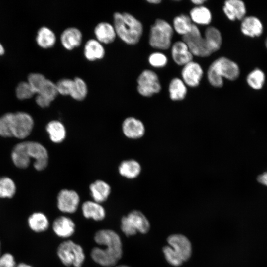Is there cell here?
I'll return each instance as SVG.
<instances>
[{
    "mask_svg": "<svg viewBox=\"0 0 267 267\" xmlns=\"http://www.w3.org/2000/svg\"><path fill=\"white\" fill-rule=\"evenodd\" d=\"M94 238L97 244L105 248H93L91 251L92 260L103 267L115 266L123 254L122 243L119 235L112 230L102 229L95 233Z\"/></svg>",
    "mask_w": 267,
    "mask_h": 267,
    "instance_id": "cell-1",
    "label": "cell"
},
{
    "mask_svg": "<svg viewBox=\"0 0 267 267\" xmlns=\"http://www.w3.org/2000/svg\"><path fill=\"white\" fill-rule=\"evenodd\" d=\"M14 165L19 168H26L30 163V159L35 161L34 168L43 170L47 166L48 155L46 149L37 142L25 141L17 144L13 148L11 154Z\"/></svg>",
    "mask_w": 267,
    "mask_h": 267,
    "instance_id": "cell-2",
    "label": "cell"
},
{
    "mask_svg": "<svg viewBox=\"0 0 267 267\" xmlns=\"http://www.w3.org/2000/svg\"><path fill=\"white\" fill-rule=\"evenodd\" d=\"M33 126V119L27 113H7L0 117V135L23 139L30 134Z\"/></svg>",
    "mask_w": 267,
    "mask_h": 267,
    "instance_id": "cell-3",
    "label": "cell"
},
{
    "mask_svg": "<svg viewBox=\"0 0 267 267\" xmlns=\"http://www.w3.org/2000/svg\"><path fill=\"white\" fill-rule=\"evenodd\" d=\"M113 25L117 36L127 44H137L142 37L143 32L142 23L129 13H114Z\"/></svg>",
    "mask_w": 267,
    "mask_h": 267,
    "instance_id": "cell-4",
    "label": "cell"
},
{
    "mask_svg": "<svg viewBox=\"0 0 267 267\" xmlns=\"http://www.w3.org/2000/svg\"><path fill=\"white\" fill-rule=\"evenodd\" d=\"M240 75L238 64L231 59L224 56L219 57L209 66L207 70V79L214 87L221 88L223 86V79L234 81Z\"/></svg>",
    "mask_w": 267,
    "mask_h": 267,
    "instance_id": "cell-5",
    "label": "cell"
},
{
    "mask_svg": "<svg viewBox=\"0 0 267 267\" xmlns=\"http://www.w3.org/2000/svg\"><path fill=\"white\" fill-rule=\"evenodd\" d=\"M174 30L167 21L157 19L150 29L149 44L155 49L167 50L171 46Z\"/></svg>",
    "mask_w": 267,
    "mask_h": 267,
    "instance_id": "cell-6",
    "label": "cell"
},
{
    "mask_svg": "<svg viewBox=\"0 0 267 267\" xmlns=\"http://www.w3.org/2000/svg\"><path fill=\"white\" fill-rule=\"evenodd\" d=\"M150 228L148 220L138 210H133L121 218V229L127 236L134 235L137 232L146 234Z\"/></svg>",
    "mask_w": 267,
    "mask_h": 267,
    "instance_id": "cell-7",
    "label": "cell"
},
{
    "mask_svg": "<svg viewBox=\"0 0 267 267\" xmlns=\"http://www.w3.org/2000/svg\"><path fill=\"white\" fill-rule=\"evenodd\" d=\"M57 254L62 264L67 267H81L85 258L82 247L72 240L60 243Z\"/></svg>",
    "mask_w": 267,
    "mask_h": 267,
    "instance_id": "cell-8",
    "label": "cell"
},
{
    "mask_svg": "<svg viewBox=\"0 0 267 267\" xmlns=\"http://www.w3.org/2000/svg\"><path fill=\"white\" fill-rule=\"evenodd\" d=\"M137 90L145 97H150L161 90V85L158 75L153 70H143L137 79Z\"/></svg>",
    "mask_w": 267,
    "mask_h": 267,
    "instance_id": "cell-9",
    "label": "cell"
},
{
    "mask_svg": "<svg viewBox=\"0 0 267 267\" xmlns=\"http://www.w3.org/2000/svg\"><path fill=\"white\" fill-rule=\"evenodd\" d=\"M182 41L187 44L193 56L206 57L212 54L199 28L194 24L190 31L182 36Z\"/></svg>",
    "mask_w": 267,
    "mask_h": 267,
    "instance_id": "cell-10",
    "label": "cell"
},
{
    "mask_svg": "<svg viewBox=\"0 0 267 267\" xmlns=\"http://www.w3.org/2000/svg\"><path fill=\"white\" fill-rule=\"evenodd\" d=\"M80 197L73 190L63 189L58 194L57 206L58 209L65 213H73L77 210Z\"/></svg>",
    "mask_w": 267,
    "mask_h": 267,
    "instance_id": "cell-11",
    "label": "cell"
},
{
    "mask_svg": "<svg viewBox=\"0 0 267 267\" xmlns=\"http://www.w3.org/2000/svg\"><path fill=\"white\" fill-rule=\"evenodd\" d=\"M169 246L171 247L184 262L187 261L192 254V245L185 236L180 234H174L167 239Z\"/></svg>",
    "mask_w": 267,
    "mask_h": 267,
    "instance_id": "cell-12",
    "label": "cell"
},
{
    "mask_svg": "<svg viewBox=\"0 0 267 267\" xmlns=\"http://www.w3.org/2000/svg\"><path fill=\"white\" fill-rule=\"evenodd\" d=\"M203 75L201 65L193 60L183 66L181 71L182 80L187 86L192 88L199 86Z\"/></svg>",
    "mask_w": 267,
    "mask_h": 267,
    "instance_id": "cell-13",
    "label": "cell"
},
{
    "mask_svg": "<svg viewBox=\"0 0 267 267\" xmlns=\"http://www.w3.org/2000/svg\"><path fill=\"white\" fill-rule=\"evenodd\" d=\"M37 94L35 101L42 108L48 107L58 94L55 83L47 78L41 85Z\"/></svg>",
    "mask_w": 267,
    "mask_h": 267,
    "instance_id": "cell-14",
    "label": "cell"
},
{
    "mask_svg": "<svg viewBox=\"0 0 267 267\" xmlns=\"http://www.w3.org/2000/svg\"><path fill=\"white\" fill-rule=\"evenodd\" d=\"M171 56L174 62L178 65L184 66L192 61L193 55L183 41L175 42L171 46Z\"/></svg>",
    "mask_w": 267,
    "mask_h": 267,
    "instance_id": "cell-15",
    "label": "cell"
},
{
    "mask_svg": "<svg viewBox=\"0 0 267 267\" xmlns=\"http://www.w3.org/2000/svg\"><path fill=\"white\" fill-rule=\"evenodd\" d=\"M124 134L130 139H138L145 134V126L141 121L134 117L126 118L122 125Z\"/></svg>",
    "mask_w": 267,
    "mask_h": 267,
    "instance_id": "cell-16",
    "label": "cell"
},
{
    "mask_svg": "<svg viewBox=\"0 0 267 267\" xmlns=\"http://www.w3.org/2000/svg\"><path fill=\"white\" fill-rule=\"evenodd\" d=\"M81 31L76 27H70L63 31L60 35V42L67 50H72L79 46L82 42Z\"/></svg>",
    "mask_w": 267,
    "mask_h": 267,
    "instance_id": "cell-17",
    "label": "cell"
},
{
    "mask_svg": "<svg viewBox=\"0 0 267 267\" xmlns=\"http://www.w3.org/2000/svg\"><path fill=\"white\" fill-rule=\"evenodd\" d=\"M222 10L231 21L242 20L246 13V8L244 2L241 0H228L224 1Z\"/></svg>",
    "mask_w": 267,
    "mask_h": 267,
    "instance_id": "cell-18",
    "label": "cell"
},
{
    "mask_svg": "<svg viewBox=\"0 0 267 267\" xmlns=\"http://www.w3.org/2000/svg\"><path fill=\"white\" fill-rule=\"evenodd\" d=\"M53 230L56 235L61 238H68L75 230V224L70 218L61 216L56 218L52 223Z\"/></svg>",
    "mask_w": 267,
    "mask_h": 267,
    "instance_id": "cell-19",
    "label": "cell"
},
{
    "mask_svg": "<svg viewBox=\"0 0 267 267\" xmlns=\"http://www.w3.org/2000/svg\"><path fill=\"white\" fill-rule=\"evenodd\" d=\"M94 33L95 39L102 44H111L117 37L113 24L107 22L98 23L94 28Z\"/></svg>",
    "mask_w": 267,
    "mask_h": 267,
    "instance_id": "cell-20",
    "label": "cell"
},
{
    "mask_svg": "<svg viewBox=\"0 0 267 267\" xmlns=\"http://www.w3.org/2000/svg\"><path fill=\"white\" fill-rule=\"evenodd\" d=\"M84 55L89 61H95L103 59L105 54V50L101 43L95 39H90L85 44Z\"/></svg>",
    "mask_w": 267,
    "mask_h": 267,
    "instance_id": "cell-21",
    "label": "cell"
},
{
    "mask_svg": "<svg viewBox=\"0 0 267 267\" xmlns=\"http://www.w3.org/2000/svg\"><path fill=\"white\" fill-rule=\"evenodd\" d=\"M241 31L246 36L254 38L260 36L263 31L261 20L256 16H245L241 21Z\"/></svg>",
    "mask_w": 267,
    "mask_h": 267,
    "instance_id": "cell-22",
    "label": "cell"
},
{
    "mask_svg": "<svg viewBox=\"0 0 267 267\" xmlns=\"http://www.w3.org/2000/svg\"><path fill=\"white\" fill-rule=\"evenodd\" d=\"M83 216L87 219H92L99 221L103 220L106 216V212L100 203L94 201H86L81 207Z\"/></svg>",
    "mask_w": 267,
    "mask_h": 267,
    "instance_id": "cell-23",
    "label": "cell"
},
{
    "mask_svg": "<svg viewBox=\"0 0 267 267\" xmlns=\"http://www.w3.org/2000/svg\"><path fill=\"white\" fill-rule=\"evenodd\" d=\"M89 190L93 201L101 204L108 199L111 188L106 181L98 179L90 185Z\"/></svg>",
    "mask_w": 267,
    "mask_h": 267,
    "instance_id": "cell-24",
    "label": "cell"
},
{
    "mask_svg": "<svg viewBox=\"0 0 267 267\" xmlns=\"http://www.w3.org/2000/svg\"><path fill=\"white\" fill-rule=\"evenodd\" d=\"M168 92L169 97L172 100L181 101L187 95V87L182 79L175 77L169 83Z\"/></svg>",
    "mask_w": 267,
    "mask_h": 267,
    "instance_id": "cell-25",
    "label": "cell"
},
{
    "mask_svg": "<svg viewBox=\"0 0 267 267\" xmlns=\"http://www.w3.org/2000/svg\"><path fill=\"white\" fill-rule=\"evenodd\" d=\"M207 46L212 53L219 50L222 44V36L218 29L214 26H208L203 35Z\"/></svg>",
    "mask_w": 267,
    "mask_h": 267,
    "instance_id": "cell-26",
    "label": "cell"
},
{
    "mask_svg": "<svg viewBox=\"0 0 267 267\" xmlns=\"http://www.w3.org/2000/svg\"><path fill=\"white\" fill-rule=\"evenodd\" d=\"M189 17L192 23L197 26L208 25L212 20L211 11L204 5L193 7L190 11Z\"/></svg>",
    "mask_w": 267,
    "mask_h": 267,
    "instance_id": "cell-27",
    "label": "cell"
},
{
    "mask_svg": "<svg viewBox=\"0 0 267 267\" xmlns=\"http://www.w3.org/2000/svg\"><path fill=\"white\" fill-rule=\"evenodd\" d=\"M46 130L50 140L54 143H61L66 138V128L64 124L59 121L52 120L49 122L46 126Z\"/></svg>",
    "mask_w": 267,
    "mask_h": 267,
    "instance_id": "cell-28",
    "label": "cell"
},
{
    "mask_svg": "<svg viewBox=\"0 0 267 267\" xmlns=\"http://www.w3.org/2000/svg\"><path fill=\"white\" fill-rule=\"evenodd\" d=\"M119 174L128 179L137 178L141 171V165L137 161L129 159L123 161L118 167Z\"/></svg>",
    "mask_w": 267,
    "mask_h": 267,
    "instance_id": "cell-29",
    "label": "cell"
},
{
    "mask_svg": "<svg viewBox=\"0 0 267 267\" xmlns=\"http://www.w3.org/2000/svg\"><path fill=\"white\" fill-rule=\"evenodd\" d=\"M36 40L40 46L47 48L55 44L56 37L51 29L47 27L43 26L38 30Z\"/></svg>",
    "mask_w": 267,
    "mask_h": 267,
    "instance_id": "cell-30",
    "label": "cell"
},
{
    "mask_svg": "<svg viewBox=\"0 0 267 267\" xmlns=\"http://www.w3.org/2000/svg\"><path fill=\"white\" fill-rule=\"evenodd\" d=\"M28 223L30 228L36 232L44 231L49 224L47 217L41 212L32 214L28 218Z\"/></svg>",
    "mask_w": 267,
    "mask_h": 267,
    "instance_id": "cell-31",
    "label": "cell"
},
{
    "mask_svg": "<svg viewBox=\"0 0 267 267\" xmlns=\"http://www.w3.org/2000/svg\"><path fill=\"white\" fill-rule=\"evenodd\" d=\"M193 24L189 16L181 14L174 18L172 27L177 34L183 36L190 31Z\"/></svg>",
    "mask_w": 267,
    "mask_h": 267,
    "instance_id": "cell-32",
    "label": "cell"
},
{
    "mask_svg": "<svg viewBox=\"0 0 267 267\" xmlns=\"http://www.w3.org/2000/svg\"><path fill=\"white\" fill-rule=\"evenodd\" d=\"M73 79V87L69 96L76 101H82L85 99L88 94L87 84L82 78L79 77Z\"/></svg>",
    "mask_w": 267,
    "mask_h": 267,
    "instance_id": "cell-33",
    "label": "cell"
},
{
    "mask_svg": "<svg viewBox=\"0 0 267 267\" xmlns=\"http://www.w3.org/2000/svg\"><path fill=\"white\" fill-rule=\"evenodd\" d=\"M246 82L248 85L255 90L261 89L265 82V75L259 68H255L247 76Z\"/></svg>",
    "mask_w": 267,
    "mask_h": 267,
    "instance_id": "cell-34",
    "label": "cell"
},
{
    "mask_svg": "<svg viewBox=\"0 0 267 267\" xmlns=\"http://www.w3.org/2000/svg\"><path fill=\"white\" fill-rule=\"evenodd\" d=\"M16 192L14 181L9 178H0V198H12Z\"/></svg>",
    "mask_w": 267,
    "mask_h": 267,
    "instance_id": "cell-35",
    "label": "cell"
},
{
    "mask_svg": "<svg viewBox=\"0 0 267 267\" xmlns=\"http://www.w3.org/2000/svg\"><path fill=\"white\" fill-rule=\"evenodd\" d=\"M162 251L166 261L171 265L178 267L184 262L178 254L170 246H164Z\"/></svg>",
    "mask_w": 267,
    "mask_h": 267,
    "instance_id": "cell-36",
    "label": "cell"
},
{
    "mask_svg": "<svg viewBox=\"0 0 267 267\" xmlns=\"http://www.w3.org/2000/svg\"><path fill=\"white\" fill-rule=\"evenodd\" d=\"M35 92L28 81H22L18 83L16 88V94L20 99L31 97Z\"/></svg>",
    "mask_w": 267,
    "mask_h": 267,
    "instance_id": "cell-37",
    "label": "cell"
},
{
    "mask_svg": "<svg viewBox=\"0 0 267 267\" xmlns=\"http://www.w3.org/2000/svg\"><path fill=\"white\" fill-rule=\"evenodd\" d=\"M148 61L149 64L153 67L162 68L167 65L168 58L163 53L155 52L149 55Z\"/></svg>",
    "mask_w": 267,
    "mask_h": 267,
    "instance_id": "cell-38",
    "label": "cell"
},
{
    "mask_svg": "<svg viewBox=\"0 0 267 267\" xmlns=\"http://www.w3.org/2000/svg\"><path fill=\"white\" fill-rule=\"evenodd\" d=\"M58 94L63 96H69L72 90L73 79L62 78L55 83Z\"/></svg>",
    "mask_w": 267,
    "mask_h": 267,
    "instance_id": "cell-39",
    "label": "cell"
},
{
    "mask_svg": "<svg viewBox=\"0 0 267 267\" xmlns=\"http://www.w3.org/2000/svg\"><path fill=\"white\" fill-rule=\"evenodd\" d=\"M46 79L45 77L40 73H31L28 76V82L30 84L35 93H37L38 90Z\"/></svg>",
    "mask_w": 267,
    "mask_h": 267,
    "instance_id": "cell-40",
    "label": "cell"
},
{
    "mask_svg": "<svg viewBox=\"0 0 267 267\" xmlns=\"http://www.w3.org/2000/svg\"><path fill=\"white\" fill-rule=\"evenodd\" d=\"M16 265L12 254L7 253L0 255V267H15Z\"/></svg>",
    "mask_w": 267,
    "mask_h": 267,
    "instance_id": "cell-41",
    "label": "cell"
},
{
    "mask_svg": "<svg viewBox=\"0 0 267 267\" xmlns=\"http://www.w3.org/2000/svg\"><path fill=\"white\" fill-rule=\"evenodd\" d=\"M257 180L259 183L267 186V171L258 176Z\"/></svg>",
    "mask_w": 267,
    "mask_h": 267,
    "instance_id": "cell-42",
    "label": "cell"
},
{
    "mask_svg": "<svg viewBox=\"0 0 267 267\" xmlns=\"http://www.w3.org/2000/svg\"><path fill=\"white\" fill-rule=\"evenodd\" d=\"M191 2L195 4L196 6H201L206 1L205 0H192Z\"/></svg>",
    "mask_w": 267,
    "mask_h": 267,
    "instance_id": "cell-43",
    "label": "cell"
},
{
    "mask_svg": "<svg viewBox=\"0 0 267 267\" xmlns=\"http://www.w3.org/2000/svg\"><path fill=\"white\" fill-rule=\"evenodd\" d=\"M147 1L151 4H157L161 2V0H148Z\"/></svg>",
    "mask_w": 267,
    "mask_h": 267,
    "instance_id": "cell-44",
    "label": "cell"
},
{
    "mask_svg": "<svg viewBox=\"0 0 267 267\" xmlns=\"http://www.w3.org/2000/svg\"><path fill=\"white\" fill-rule=\"evenodd\" d=\"M15 267H32L25 263H22L18 265H16Z\"/></svg>",
    "mask_w": 267,
    "mask_h": 267,
    "instance_id": "cell-45",
    "label": "cell"
},
{
    "mask_svg": "<svg viewBox=\"0 0 267 267\" xmlns=\"http://www.w3.org/2000/svg\"><path fill=\"white\" fill-rule=\"evenodd\" d=\"M4 52V49L1 44L0 43V55H2Z\"/></svg>",
    "mask_w": 267,
    "mask_h": 267,
    "instance_id": "cell-46",
    "label": "cell"
},
{
    "mask_svg": "<svg viewBox=\"0 0 267 267\" xmlns=\"http://www.w3.org/2000/svg\"><path fill=\"white\" fill-rule=\"evenodd\" d=\"M116 267H130L127 265H121L116 266Z\"/></svg>",
    "mask_w": 267,
    "mask_h": 267,
    "instance_id": "cell-47",
    "label": "cell"
},
{
    "mask_svg": "<svg viewBox=\"0 0 267 267\" xmlns=\"http://www.w3.org/2000/svg\"><path fill=\"white\" fill-rule=\"evenodd\" d=\"M265 46L266 47V48H267V37L265 40Z\"/></svg>",
    "mask_w": 267,
    "mask_h": 267,
    "instance_id": "cell-48",
    "label": "cell"
},
{
    "mask_svg": "<svg viewBox=\"0 0 267 267\" xmlns=\"http://www.w3.org/2000/svg\"><path fill=\"white\" fill-rule=\"evenodd\" d=\"M1 255V243L0 242V255Z\"/></svg>",
    "mask_w": 267,
    "mask_h": 267,
    "instance_id": "cell-49",
    "label": "cell"
}]
</instances>
